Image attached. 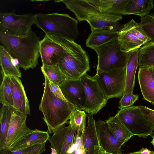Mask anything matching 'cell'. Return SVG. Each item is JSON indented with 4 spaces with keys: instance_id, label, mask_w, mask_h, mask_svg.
Returning <instances> with one entry per match:
<instances>
[{
    "instance_id": "25",
    "label": "cell",
    "mask_w": 154,
    "mask_h": 154,
    "mask_svg": "<svg viewBox=\"0 0 154 154\" xmlns=\"http://www.w3.org/2000/svg\"><path fill=\"white\" fill-rule=\"evenodd\" d=\"M129 0H93L102 13L122 15L125 8Z\"/></svg>"
},
{
    "instance_id": "34",
    "label": "cell",
    "mask_w": 154,
    "mask_h": 154,
    "mask_svg": "<svg viewBox=\"0 0 154 154\" xmlns=\"http://www.w3.org/2000/svg\"><path fill=\"white\" fill-rule=\"evenodd\" d=\"M139 99L137 95L129 92L123 95L119 101L118 108L120 109L132 106Z\"/></svg>"
},
{
    "instance_id": "13",
    "label": "cell",
    "mask_w": 154,
    "mask_h": 154,
    "mask_svg": "<svg viewBox=\"0 0 154 154\" xmlns=\"http://www.w3.org/2000/svg\"><path fill=\"white\" fill-rule=\"evenodd\" d=\"M39 53L42 65H57L63 55L62 47L52 40L45 35L40 42Z\"/></svg>"
},
{
    "instance_id": "27",
    "label": "cell",
    "mask_w": 154,
    "mask_h": 154,
    "mask_svg": "<svg viewBox=\"0 0 154 154\" xmlns=\"http://www.w3.org/2000/svg\"><path fill=\"white\" fill-rule=\"evenodd\" d=\"M138 66H154V43L149 42L140 48Z\"/></svg>"
},
{
    "instance_id": "23",
    "label": "cell",
    "mask_w": 154,
    "mask_h": 154,
    "mask_svg": "<svg viewBox=\"0 0 154 154\" xmlns=\"http://www.w3.org/2000/svg\"><path fill=\"white\" fill-rule=\"evenodd\" d=\"M105 122L113 135L122 145L134 136L115 115L109 117Z\"/></svg>"
},
{
    "instance_id": "40",
    "label": "cell",
    "mask_w": 154,
    "mask_h": 154,
    "mask_svg": "<svg viewBox=\"0 0 154 154\" xmlns=\"http://www.w3.org/2000/svg\"><path fill=\"white\" fill-rule=\"evenodd\" d=\"M67 154H74L72 147L69 149Z\"/></svg>"
},
{
    "instance_id": "11",
    "label": "cell",
    "mask_w": 154,
    "mask_h": 154,
    "mask_svg": "<svg viewBox=\"0 0 154 154\" xmlns=\"http://www.w3.org/2000/svg\"><path fill=\"white\" fill-rule=\"evenodd\" d=\"M66 100L76 109L85 110L86 95L84 86L80 79H67L59 86Z\"/></svg>"
},
{
    "instance_id": "15",
    "label": "cell",
    "mask_w": 154,
    "mask_h": 154,
    "mask_svg": "<svg viewBox=\"0 0 154 154\" xmlns=\"http://www.w3.org/2000/svg\"><path fill=\"white\" fill-rule=\"evenodd\" d=\"M96 131L100 146L106 152L112 154H123L122 144L114 136L105 121L96 122Z\"/></svg>"
},
{
    "instance_id": "19",
    "label": "cell",
    "mask_w": 154,
    "mask_h": 154,
    "mask_svg": "<svg viewBox=\"0 0 154 154\" xmlns=\"http://www.w3.org/2000/svg\"><path fill=\"white\" fill-rule=\"evenodd\" d=\"M50 138L49 134L48 131L35 129L32 133L12 144L7 149L11 151H14L25 148L46 143Z\"/></svg>"
},
{
    "instance_id": "10",
    "label": "cell",
    "mask_w": 154,
    "mask_h": 154,
    "mask_svg": "<svg viewBox=\"0 0 154 154\" xmlns=\"http://www.w3.org/2000/svg\"><path fill=\"white\" fill-rule=\"evenodd\" d=\"M86 95L85 111L88 114H96L106 105L109 100L98 85L95 76L87 73L80 78Z\"/></svg>"
},
{
    "instance_id": "14",
    "label": "cell",
    "mask_w": 154,
    "mask_h": 154,
    "mask_svg": "<svg viewBox=\"0 0 154 154\" xmlns=\"http://www.w3.org/2000/svg\"><path fill=\"white\" fill-rule=\"evenodd\" d=\"M75 132L70 125L62 126L49 140L50 148L54 149L57 154H67L72 146Z\"/></svg>"
},
{
    "instance_id": "33",
    "label": "cell",
    "mask_w": 154,
    "mask_h": 154,
    "mask_svg": "<svg viewBox=\"0 0 154 154\" xmlns=\"http://www.w3.org/2000/svg\"><path fill=\"white\" fill-rule=\"evenodd\" d=\"M74 154H87L84 145L83 134L75 132L72 146Z\"/></svg>"
},
{
    "instance_id": "35",
    "label": "cell",
    "mask_w": 154,
    "mask_h": 154,
    "mask_svg": "<svg viewBox=\"0 0 154 154\" xmlns=\"http://www.w3.org/2000/svg\"><path fill=\"white\" fill-rule=\"evenodd\" d=\"M49 86L51 91L57 97L66 101L59 86L50 80L48 78Z\"/></svg>"
},
{
    "instance_id": "30",
    "label": "cell",
    "mask_w": 154,
    "mask_h": 154,
    "mask_svg": "<svg viewBox=\"0 0 154 154\" xmlns=\"http://www.w3.org/2000/svg\"><path fill=\"white\" fill-rule=\"evenodd\" d=\"M41 70L50 80L59 86L68 79L57 65H42Z\"/></svg>"
},
{
    "instance_id": "5",
    "label": "cell",
    "mask_w": 154,
    "mask_h": 154,
    "mask_svg": "<svg viewBox=\"0 0 154 154\" xmlns=\"http://www.w3.org/2000/svg\"><path fill=\"white\" fill-rule=\"evenodd\" d=\"M91 49L98 56L96 73L126 68L128 52L122 50L118 40Z\"/></svg>"
},
{
    "instance_id": "24",
    "label": "cell",
    "mask_w": 154,
    "mask_h": 154,
    "mask_svg": "<svg viewBox=\"0 0 154 154\" xmlns=\"http://www.w3.org/2000/svg\"><path fill=\"white\" fill-rule=\"evenodd\" d=\"M153 0H129L122 15H136L142 18L149 14L153 8Z\"/></svg>"
},
{
    "instance_id": "16",
    "label": "cell",
    "mask_w": 154,
    "mask_h": 154,
    "mask_svg": "<svg viewBox=\"0 0 154 154\" xmlns=\"http://www.w3.org/2000/svg\"><path fill=\"white\" fill-rule=\"evenodd\" d=\"M14 104L13 110L20 115H30L29 101L20 78L10 76Z\"/></svg>"
},
{
    "instance_id": "21",
    "label": "cell",
    "mask_w": 154,
    "mask_h": 154,
    "mask_svg": "<svg viewBox=\"0 0 154 154\" xmlns=\"http://www.w3.org/2000/svg\"><path fill=\"white\" fill-rule=\"evenodd\" d=\"M138 78L143 99L154 105V81L147 67H139Z\"/></svg>"
},
{
    "instance_id": "4",
    "label": "cell",
    "mask_w": 154,
    "mask_h": 154,
    "mask_svg": "<svg viewBox=\"0 0 154 154\" xmlns=\"http://www.w3.org/2000/svg\"><path fill=\"white\" fill-rule=\"evenodd\" d=\"M34 21L45 34L57 35L73 41L79 34L78 21L68 14L38 13L34 14Z\"/></svg>"
},
{
    "instance_id": "7",
    "label": "cell",
    "mask_w": 154,
    "mask_h": 154,
    "mask_svg": "<svg viewBox=\"0 0 154 154\" xmlns=\"http://www.w3.org/2000/svg\"><path fill=\"white\" fill-rule=\"evenodd\" d=\"M34 24V14H17L15 10L8 13H0V32L18 36H26L32 31Z\"/></svg>"
},
{
    "instance_id": "38",
    "label": "cell",
    "mask_w": 154,
    "mask_h": 154,
    "mask_svg": "<svg viewBox=\"0 0 154 154\" xmlns=\"http://www.w3.org/2000/svg\"><path fill=\"white\" fill-rule=\"evenodd\" d=\"M150 72L151 77L154 81V66L147 67Z\"/></svg>"
},
{
    "instance_id": "39",
    "label": "cell",
    "mask_w": 154,
    "mask_h": 154,
    "mask_svg": "<svg viewBox=\"0 0 154 154\" xmlns=\"http://www.w3.org/2000/svg\"><path fill=\"white\" fill-rule=\"evenodd\" d=\"M98 154H106V152L100 146Z\"/></svg>"
},
{
    "instance_id": "26",
    "label": "cell",
    "mask_w": 154,
    "mask_h": 154,
    "mask_svg": "<svg viewBox=\"0 0 154 154\" xmlns=\"http://www.w3.org/2000/svg\"><path fill=\"white\" fill-rule=\"evenodd\" d=\"M13 110L5 105H2L0 109V150L6 142Z\"/></svg>"
},
{
    "instance_id": "6",
    "label": "cell",
    "mask_w": 154,
    "mask_h": 154,
    "mask_svg": "<svg viewBox=\"0 0 154 154\" xmlns=\"http://www.w3.org/2000/svg\"><path fill=\"white\" fill-rule=\"evenodd\" d=\"M115 116L133 135L145 138L153 133V125L138 106L121 109Z\"/></svg>"
},
{
    "instance_id": "36",
    "label": "cell",
    "mask_w": 154,
    "mask_h": 154,
    "mask_svg": "<svg viewBox=\"0 0 154 154\" xmlns=\"http://www.w3.org/2000/svg\"><path fill=\"white\" fill-rule=\"evenodd\" d=\"M138 106L154 127V110L146 106L139 105Z\"/></svg>"
},
{
    "instance_id": "20",
    "label": "cell",
    "mask_w": 154,
    "mask_h": 154,
    "mask_svg": "<svg viewBox=\"0 0 154 154\" xmlns=\"http://www.w3.org/2000/svg\"><path fill=\"white\" fill-rule=\"evenodd\" d=\"M139 48L128 52L126 66V77L125 88L123 95L133 93L135 85V75L138 66Z\"/></svg>"
},
{
    "instance_id": "29",
    "label": "cell",
    "mask_w": 154,
    "mask_h": 154,
    "mask_svg": "<svg viewBox=\"0 0 154 154\" xmlns=\"http://www.w3.org/2000/svg\"><path fill=\"white\" fill-rule=\"evenodd\" d=\"M87 115L85 111L75 109L72 113L70 117L69 125L75 132L84 134L86 128Z\"/></svg>"
},
{
    "instance_id": "44",
    "label": "cell",
    "mask_w": 154,
    "mask_h": 154,
    "mask_svg": "<svg viewBox=\"0 0 154 154\" xmlns=\"http://www.w3.org/2000/svg\"><path fill=\"white\" fill-rule=\"evenodd\" d=\"M106 154H110V153H106Z\"/></svg>"
},
{
    "instance_id": "2",
    "label": "cell",
    "mask_w": 154,
    "mask_h": 154,
    "mask_svg": "<svg viewBox=\"0 0 154 154\" xmlns=\"http://www.w3.org/2000/svg\"><path fill=\"white\" fill-rule=\"evenodd\" d=\"M45 35L64 49L63 54L57 65L68 79H80L90 71L88 56L80 45L61 36Z\"/></svg>"
},
{
    "instance_id": "43",
    "label": "cell",
    "mask_w": 154,
    "mask_h": 154,
    "mask_svg": "<svg viewBox=\"0 0 154 154\" xmlns=\"http://www.w3.org/2000/svg\"><path fill=\"white\" fill-rule=\"evenodd\" d=\"M151 154H154V151H152V152L151 153Z\"/></svg>"
},
{
    "instance_id": "31",
    "label": "cell",
    "mask_w": 154,
    "mask_h": 154,
    "mask_svg": "<svg viewBox=\"0 0 154 154\" xmlns=\"http://www.w3.org/2000/svg\"><path fill=\"white\" fill-rule=\"evenodd\" d=\"M139 23L150 42L154 43V14H148L141 18Z\"/></svg>"
},
{
    "instance_id": "42",
    "label": "cell",
    "mask_w": 154,
    "mask_h": 154,
    "mask_svg": "<svg viewBox=\"0 0 154 154\" xmlns=\"http://www.w3.org/2000/svg\"><path fill=\"white\" fill-rule=\"evenodd\" d=\"M151 142L154 147V135L152 136V139Z\"/></svg>"
},
{
    "instance_id": "41",
    "label": "cell",
    "mask_w": 154,
    "mask_h": 154,
    "mask_svg": "<svg viewBox=\"0 0 154 154\" xmlns=\"http://www.w3.org/2000/svg\"><path fill=\"white\" fill-rule=\"evenodd\" d=\"M51 154H57L56 151L54 149L52 148H51Z\"/></svg>"
},
{
    "instance_id": "1",
    "label": "cell",
    "mask_w": 154,
    "mask_h": 154,
    "mask_svg": "<svg viewBox=\"0 0 154 154\" xmlns=\"http://www.w3.org/2000/svg\"><path fill=\"white\" fill-rule=\"evenodd\" d=\"M40 38L34 31L24 36L0 32V41L9 53L25 70L35 68L40 56Z\"/></svg>"
},
{
    "instance_id": "32",
    "label": "cell",
    "mask_w": 154,
    "mask_h": 154,
    "mask_svg": "<svg viewBox=\"0 0 154 154\" xmlns=\"http://www.w3.org/2000/svg\"><path fill=\"white\" fill-rule=\"evenodd\" d=\"M46 143L14 151H11L8 149H2L0 150V154H40L46 150Z\"/></svg>"
},
{
    "instance_id": "18",
    "label": "cell",
    "mask_w": 154,
    "mask_h": 154,
    "mask_svg": "<svg viewBox=\"0 0 154 154\" xmlns=\"http://www.w3.org/2000/svg\"><path fill=\"white\" fill-rule=\"evenodd\" d=\"M93 115L89 114L87 125L82 134L84 143L87 154H98L100 146L97 132L96 122Z\"/></svg>"
},
{
    "instance_id": "17",
    "label": "cell",
    "mask_w": 154,
    "mask_h": 154,
    "mask_svg": "<svg viewBox=\"0 0 154 154\" xmlns=\"http://www.w3.org/2000/svg\"><path fill=\"white\" fill-rule=\"evenodd\" d=\"M91 29V33L86 40L85 43L86 46L91 48L118 40L120 29Z\"/></svg>"
},
{
    "instance_id": "12",
    "label": "cell",
    "mask_w": 154,
    "mask_h": 154,
    "mask_svg": "<svg viewBox=\"0 0 154 154\" xmlns=\"http://www.w3.org/2000/svg\"><path fill=\"white\" fill-rule=\"evenodd\" d=\"M27 116L20 115L13 110L5 145L2 149H8L34 131L26 125Z\"/></svg>"
},
{
    "instance_id": "37",
    "label": "cell",
    "mask_w": 154,
    "mask_h": 154,
    "mask_svg": "<svg viewBox=\"0 0 154 154\" xmlns=\"http://www.w3.org/2000/svg\"><path fill=\"white\" fill-rule=\"evenodd\" d=\"M152 152V151L147 148H143L138 151L128 154H151Z\"/></svg>"
},
{
    "instance_id": "22",
    "label": "cell",
    "mask_w": 154,
    "mask_h": 154,
    "mask_svg": "<svg viewBox=\"0 0 154 154\" xmlns=\"http://www.w3.org/2000/svg\"><path fill=\"white\" fill-rule=\"evenodd\" d=\"M15 60L3 46H0V66L3 75L21 78L19 66Z\"/></svg>"
},
{
    "instance_id": "28",
    "label": "cell",
    "mask_w": 154,
    "mask_h": 154,
    "mask_svg": "<svg viewBox=\"0 0 154 154\" xmlns=\"http://www.w3.org/2000/svg\"><path fill=\"white\" fill-rule=\"evenodd\" d=\"M0 101L2 105L6 106L14 110V104L10 76L3 75L0 87Z\"/></svg>"
},
{
    "instance_id": "9",
    "label": "cell",
    "mask_w": 154,
    "mask_h": 154,
    "mask_svg": "<svg viewBox=\"0 0 154 154\" xmlns=\"http://www.w3.org/2000/svg\"><path fill=\"white\" fill-rule=\"evenodd\" d=\"M118 40L122 50L125 52L140 48L150 40L133 19L119 30Z\"/></svg>"
},
{
    "instance_id": "8",
    "label": "cell",
    "mask_w": 154,
    "mask_h": 154,
    "mask_svg": "<svg viewBox=\"0 0 154 154\" xmlns=\"http://www.w3.org/2000/svg\"><path fill=\"white\" fill-rule=\"evenodd\" d=\"M126 68L96 73L94 75L100 87L109 99L122 97L126 82Z\"/></svg>"
},
{
    "instance_id": "3",
    "label": "cell",
    "mask_w": 154,
    "mask_h": 154,
    "mask_svg": "<svg viewBox=\"0 0 154 154\" xmlns=\"http://www.w3.org/2000/svg\"><path fill=\"white\" fill-rule=\"evenodd\" d=\"M45 80L44 91L39 106L43 115L49 134L54 133L65 125L76 109L70 103L56 97L50 88L48 77L43 73Z\"/></svg>"
}]
</instances>
